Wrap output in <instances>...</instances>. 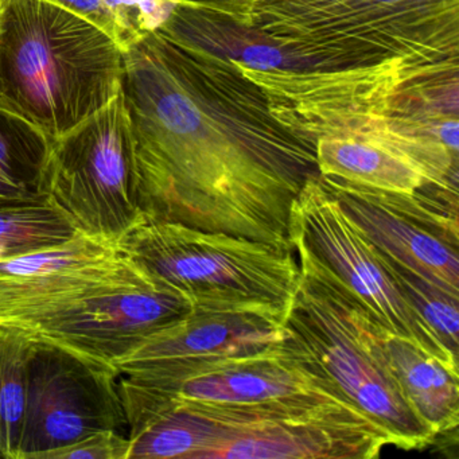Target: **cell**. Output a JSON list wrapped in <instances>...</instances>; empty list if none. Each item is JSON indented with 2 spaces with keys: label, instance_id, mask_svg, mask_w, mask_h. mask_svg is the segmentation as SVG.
<instances>
[{
  "label": "cell",
  "instance_id": "6da1fadb",
  "mask_svg": "<svg viewBox=\"0 0 459 459\" xmlns=\"http://www.w3.org/2000/svg\"><path fill=\"white\" fill-rule=\"evenodd\" d=\"M123 61L143 219L292 249L290 212L318 174L316 142L279 120L240 66L160 29Z\"/></svg>",
  "mask_w": 459,
  "mask_h": 459
},
{
  "label": "cell",
  "instance_id": "7a4b0ae2",
  "mask_svg": "<svg viewBox=\"0 0 459 459\" xmlns=\"http://www.w3.org/2000/svg\"><path fill=\"white\" fill-rule=\"evenodd\" d=\"M251 26L307 66L244 74L310 138L386 117L424 80L459 69V0H257Z\"/></svg>",
  "mask_w": 459,
  "mask_h": 459
},
{
  "label": "cell",
  "instance_id": "3957f363",
  "mask_svg": "<svg viewBox=\"0 0 459 459\" xmlns=\"http://www.w3.org/2000/svg\"><path fill=\"white\" fill-rule=\"evenodd\" d=\"M123 49L50 0H0V104L55 142L120 93Z\"/></svg>",
  "mask_w": 459,
  "mask_h": 459
},
{
  "label": "cell",
  "instance_id": "277c9868",
  "mask_svg": "<svg viewBox=\"0 0 459 459\" xmlns=\"http://www.w3.org/2000/svg\"><path fill=\"white\" fill-rule=\"evenodd\" d=\"M284 316V340L351 407L380 427L391 446L423 450L437 435L405 399L384 353L378 325L310 259Z\"/></svg>",
  "mask_w": 459,
  "mask_h": 459
},
{
  "label": "cell",
  "instance_id": "5b68a950",
  "mask_svg": "<svg viewBox=\"0 0 459 459\" xmlns=\"http://www.w3.org/2000/svg\"><path fill=\"white\" fill-rule=\"evenodd\" d=\"M117 246L152 281L189 298L195 310L284 318L299 287L292 249L230 233L142 219Z\"/></svg>",
  "mask_w": 459,
  "mask_h": 459
},
{
  "label": "cell",
  "instance_id": "8992f818",
  "mask_svg": "<svg viewBox=\"0 0 459 459\" xmlns=\"http://www.w3.org/2000/svg\"><path fill=\"white\" fill-rule=\"evenodd\" d=\"M119 392L128 437L173 403L259 415L354 408L303 362L284 337L251 353L197 362L160 380L120 378Z\"/></svg>",
  "mask_w": 459,
  "mask_h": 459
},
{
  "label": "cell",
  "instance_id": "52a82bcc",
  "mask_svg": "<svg viewBox=\"0 0 459 459\" xmlns=\"http://www.w3.org/2000/svg\"><path fill=\"white\" fill-rule=\"evenodd\" d=\"M44 195L77 233L112 244L143 219L122 93L53 142Z\"/></svg>",
  "mask_w": 459,
  "mask_h": 459
},
{
  "label": "cell",
  "instance_id": "ba28073f",
  "mask_svg": "<svg viewBox=\"0 0 459 459\" xmlns=\"http://www.w3.org/2000/svg\"><path fill=\"white\" fill-rule=\"evenodd\" d=\"M289 240L378 325L426 349L451 367L458 357L408 302L377 249L354 227L319 173L311 177L290 212Z\"/></svg>",
  "mask_w": 459,
  "mask_h": 459
},
{
  "label": "cell",
  "instance_id": "9c48e42d",
  "mask_svg": "<svg viewBox=\"0 0 459 459\" xmlns=\"http://www.w3.org/2000/svg\"><path fill=\"white\" fill-rule=\"evenodd\" d=\"M117 378L107 365L34 337L18 459H48L107 429L123 434L128 424Z\"/></svg>",
  "mask_w": 459,
  "mask_h": 459
},
{
  "label": "cell",
  "instance_id": "30bf717a",
  "mask_svg": "<svg viewBox=\"0 0 459 459\" xmlns=\"http://www.w3.org/2000/svg\"><path fill=\"white\" fill-rule=\"evenodd\" d=\"M343 213L378 251L459 294L458 192L392 193L319 174Z\"/></svg>",
  "mask_w": 459,
  "mask_h": 459
},
{
  "label": "cell",
  "instance_id": "8fae6325",
  "mask_svg": "<svg viewBox=\"0 0 459 459\" xmlns=\"http://www.w3.org/2000/svg\"><path fill=\"white\" fill-rule=\"evenodd\" d=\"M195 310L189 298L152 281L135 265L103 291L61 308L26 330L117 370L152 335Z\"/></svg>",
  "mask_w": 459,
  "mask_h": 459
},
{
  "label": "cell",
  "instance_id": "7c38bea8",
  "mask_svg": "<svg viewBox=\"0 0 459 459\" xmlns=\"http://www.w3.org/2000/svg\"><path fill=\"white\" fill-rule=\"evenodd\" d=\"M201 410L219 429L205 459H372L391 445L380 427L348 408L284 416Z\"/></svg>",
  "mask_w": 459,
  "mask_h": 459
},
{
  "label": "cell",
  "instance_id": "4fadbf2b",
  "mask_svg": "<svg viewBox=\"0 0 459 459\" xmlns=\"http://www.w3.org/2000/svg\"><path fill=\"white\" fill-rule=\"evenodd\" d=\"M134 268L117 244L82 233L0 262V324L29 329L56 311L103 291Z\"/></svg>",
  "mask_w": 459,
  "mask_h": 459
},
{
  "label": "cell",
  "instance_id": "5bb4252c",
  "mask_svg": "<svg viewBox=\"0 0 459 459\" xmlns=\"http://www.w3.org/2000/svg\"><path fill=\"white\" fill-rule=\"evenodd\" d=\"M283 321L256 311L195 310L152 335L117 368V375L147 383L197 362L260 351L284 337Z\"/></svg>",
  "mask_w": 459,
  "mask_h": 459
},
{
  "label": "cell",
  "instance_id": "9a60e30c",
  "mask_svg": "<svg viewBox=\"0 0 459 459\" xmlns=\"http://www.w3.org/2000/svg\"><path fill=\"white\" fill-rule=\"evenodd\" d=\"M179 44L260 72L306 74L307 66L256 29L230 15L176 4L160 26Z\"/></svg>",
  "mask_w": 459,
  "mask_h": 459
},
{
  "label": "cell",
  "instance_id": "2e32d148",
  "mask_svg": "<svg viewBox=\"0 0 459 459\" xmlns=\"http://www.w3.org/2000/svg\"><path fill=\"white\" fill-rule=\"evenodd\" d=\"M381 345L405 399L435 434L459 424L458 368L446 364L411 338L378 326Z\"/></svg>",
  "mask_w": 459,
  "mask_h": 459
},
{
  "label": "cell",
  "instance_id": "e0dca14e",
  "mask_svg": "<svg viewBox=\"0 0 459 459\" xmlns=\"http://www.w3.org/2000/svg\"><path fill=\"white\" fill-rule=\"evenodd\" d=\"M316 152L318 173L324 177L408 195L424 187L439 186L412 158L384 142L326 135L316 139Z\"/></svg>",
  "mask_w": 459,
  "mask_h": 459
},
{
  "label": "cell",
  "instance_id": "ac0fdd59",
  "mask_svg": "<svg viewBox=\"0 0 459 459\" xmlns=\"http://www.w3.org/2000/svg\"><path fill=\"white\" fill-rule=\"evenodd\" d=\"M52 146L39 128L0 104V197L45 195Z\"/></svg>",
  "mask_w": 459,
  "mask_h": 459
},
{
  "label": "cell",
  "instance_id": "d6986e66",
  "mask_svg": "<svg viewBox=\"0 0 459 459\" xmlns=\"http://www.w3.org/2000/svg\"><path fill=\"white\" fill-rule=\"evenodd\" d=\"M76 233L47 195L0 197V262L65 243Z\"/></svg>",
  "mask_w": 459,
  "mask_h": 459
},
{
  "label": "cell",
  "instance_id": "ffe728a7",
  "mask_svg": "<svg viewBox=\"0 0 459 459\" xmlns=\"http://www.w3.org/2000/svg\"><path fill=\"white\" fill-rule=\"evenodd\" d=\"M34 337L0 324V459H18L26 410L28 367Z\"/></svg>",
  "mask_w": 459,
  "mask_h": 459
},
{
  "label": "cell",
  "instance_id": "44dd1931",
  "mask_svg": "<svg viewBox=\"0 0 459 459\" xmlns=\"http://www.w3.org/2000/svg\"><path fill=\"white\" fill-rule=\"evenodd\" d=\"M85 18L108 34L123 50L157 30L173 9L171 0H50Z\"/></svg>",
  "mask_w": 459,
  "mask_h": 459
},
{
  "label": "cell",
  "instance_id": "7402d4cb",
  "mask_svg": "<svg viewBox=\"0 0 459 459\" xmlns=\"http://www.w3.org/2000/svg\"><path fill=\"white\" fill-rule=\"evenodd\" d=\"M377 249V248H376ZM378 251V249H377ZM388 270L408 302L419 316L437 333L442 342L458 357L459 351V294L443 289L439 284L413 273L378 251Z\"/></svg>",
  "mask_w": 459,
  "mask_h": 459
},
{
  "label": "cell",
  "instance_id": "603a6c76",
  "mask_svg": "<svg viewBox=\"0 0 459 459\" xmlns=\"http://www.w3.org/2000/svg\"><path fill=\"white\" fill-rule=\"evenodd\" d=\"M130 445V437L122 432L107 429L60 448L48 459H127Z\"/></svg>",
  "mask_w": 459,
  "mask_h": 459
},
{
  "label": "cell",
  "instance_id": "cb8c5ba5",
  "mask_svg": "<svg viewBox=\"0 0 459 459\" xmlns=\"http://www.w3.org/2000/svg\"><path fill=\"white\" fill-rule=\"evenodd\" d=\"M171 2L222 13L251 26V13L257 0H171Z\"/></svg>",
  "mask_w": 459,
  "mask_h": 459
}]
</instances>
